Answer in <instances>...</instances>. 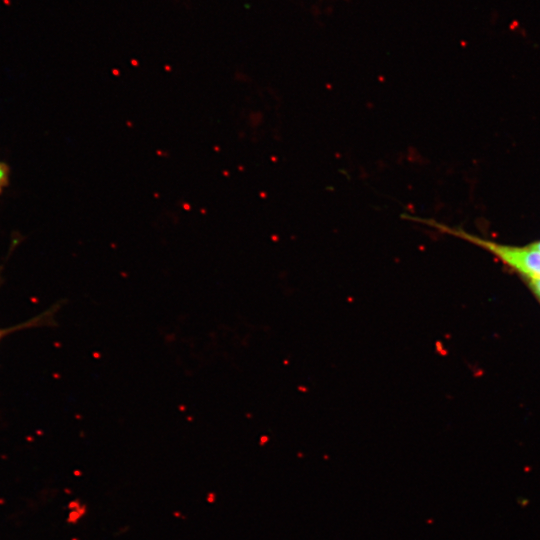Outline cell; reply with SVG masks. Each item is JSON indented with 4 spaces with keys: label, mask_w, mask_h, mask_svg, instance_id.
I'll list each match as a JSON object with an SVG mask.
<instances>
[{
    "label": "cell",
    "mask_w": 540,
    "mask_h": 540,
    "mask_svg": "<svg viewBox=\"0 0 540 540\" xmlns=\"http://www.w3.org/2000/svg\"><path fill=\"white\" fill-rule=\"evenodd\" d=\"M434 226L490 252L526 279H540V252L529 244L526 246L506 245L481 238L462 229H454L438 223H434Z\"/></svg>",
    "instance_id": "1"
},
{
    "label": "cell",
    "mask_w": 540,
    "mask_h": 540,
    "mask_svg": "<svg viewBox=\"0 0 540 540\" xmlns=\"http://www.w3.org/2000/svg\"><path fill=\"white\" fill-rule=\"evenodd\" d=\"M50 317H52V310L45 313L44 315H40L35 318H32L31 320L25 323H21L12 327L0 328V342L11 333L44 324L46 320Z\"/></svg>",
    "instance_id": "2"
},
{
    "label": "cell",
    "mask_w": 540,
    "mask_h": 540,
    "mask_svg": "<svg viewBox=\"0 0 540 540\" xmlns=\"http://www.w3.org/2000/svg\"><path fill=\"white\" fill-rule=\"evenodd\" d=\"M527 283L530 286L533 293L539 298L540 300V279H527Z\"/></svg>",
    "instance_id": "3"
},
{
    "label": "cell",
    "mask_w": 540,
    "mask_h": 540,
    "mask_svg": "<svg viewBox=\"0 0 540 540\" xmlns=\"http://www.w3.org/2000/svg\"><path fill=\"white\" fill-rule=\"evenodd\" d=\"M7 179V171L3 164L0 163V190L4 187Z\"/></svg>",
    "instance_id": "4"
},
{
    "label": "cell",
    "mask_w": 540,
    "mask_h": 540,
    "mask_svg": "<svg viewBox=\"0 0 540 540\" xmlns=\"http://www.w3.org/2000/svg\"><path fill=\"white\" fill-rule=\"evenodd\" d=\"M533 249L540 252V240L532 242L529 244Z\"/></svg>",
    "instance_id": "5"
}]
</instances>
